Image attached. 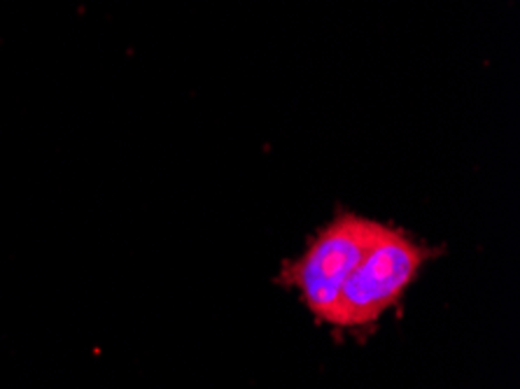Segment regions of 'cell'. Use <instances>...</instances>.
<instances>
[{
	"label": "cell",
	"mask_w": 520,
	"mask_h": 389,
	"mask_svg": "<svg viewBox=\"0 0 520 389\" xmlns=\"http://www.w3.org/2000/svg\"><path fill=\"white\" fill-rule=\"evenodd\" d=\"M430 257L432 249L418 242L411 233L378 222L364 257L341 291L331 326H373L390 308L399 303Z\"/></svg>",
	"instance_id": "cell-1"
},
{
	"label": "cell",
	"mask_w": 520,
	"mask_h": 389,
	"mask_svg": "<svg viewBox=\"0 0 520 389\" xmlns=\"http://www.w3.org/2000/svg\"><path fill=\"white\" fill-rule=\"evenodd\" d=\"M376 219L339 212L313 235L294 261L282 266L280 282L299 291L301 303L322 324H334L341 291L371 240Z\"/></svg>",
	"instance_id": "cell-2"
}]
</instances>
